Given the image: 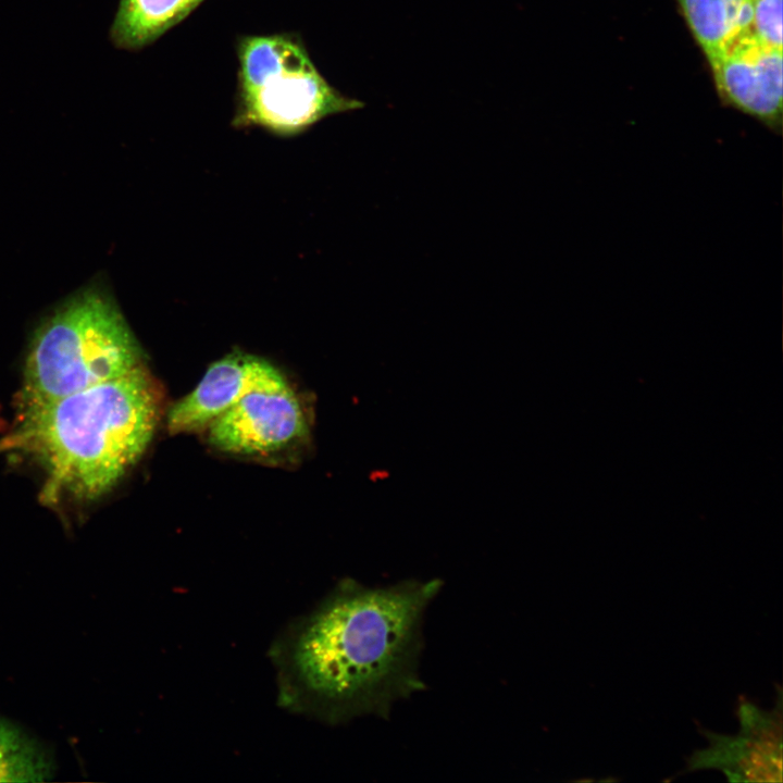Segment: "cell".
Returning a JSON list of instances; mask_svg holds the SVG:
<instances>
[{
  "label": "cell",
  "instance_id": "cell-10",
  "mask_svg": "<svg viewBox=\"0 0 783 783\" xmlns=\"http://www.w3.org/2000/svg\"><path fill=\"white\" fill-rule=\"evenodd\" d=\"M698 46L710 61L750 33V0H676Z\"/></svg>",
  "mask_w": 783,
  "mask_h": 783
},
{
  "label": "cell",
  "instance_id": "cell-12",
  "mask_svg": "<svg viewBox=\"0 0 783 783\" xmlns=\"http://www.w3.org/2000/svg\"><path fill=\"white\" fill-rule=\"evenodd\" d=\"M750 33L762 45L782 49V0H750Z\"/></svg>",
  "mask_w": 783,
  "mask_h": 783
},
{
  "label": "cell",
  "instance_id": "cell-7",
  "mask_svg": "<svg viewBox=\"0 0 783 783\" xmlns=\"http://www.w3.org/2000/svg\"><path fill=\"white\" fill-rule=\"evenodd\" d=\"M723 101L774 133L782 129V49L759 42L753 34L736 39L708 61Z\"/></svg>",
  "mask_w": 783,
  "mask_h": 783
},
{
  "label": "cell",
  "instance_id": "cell-3",
  "mask_svg": "<svg viewBox=\"0 0 783 783\" xmlns=\"http://www.w3.org/2000/svg\"><path fill=\"white\" fill-rule=\"evenodd\" d=\"M142 364V352L115 304L85 290L37 330L25 362L22 408L55 401Z\"/></svg>",
  "mask_w": 783,
  "mask_h": 783
},
{
  "label": "cell",
  "instance_id": "cell-11",
  "mask_svg": "<svg viewBox=\"0 0 783 783\" xmlns=\"http://www.w3.org/2000/svg\"><path fill=\"white\" fill-rule=\"evenodd\" d=\"M54 769L52 756L37 739L0 717V782H45Z\"/></svg>",
  "mask_w": 783,
  "mask_h": 783
},
{
  "label": "cell",
  "instance_id": "cell-5",
  "mask_svg": "<svg viewBox=\"0 0 783 783\" xmlns=\"http://www.w3.org/2000/svg\"><path fill=\"white\" fill-rule=\"evenodd\" d=\"M214 448L236 455H269L307 432L302 407L289 385L246 394L207 427Z\"/></svg>",
  "mask_w": 783,
  "mask_h": 783
},
{
  "label": "cell",
  "instance_id": "cell-1",
  "mask_svg": "<svg viewBox=\"0 0 783 783\" xmlns=\"http://www.w3.org/2000/svg\"><path fill=\"white\" fill-rule=\"evenodd\" d=\"M443 582L387 587L347 581L308 620L293 649L306 691L331 716L387 718L391 705L425 687L418 673L425 609Z\"/></svg>",
  "mask_w": 783,
  "mask_h": 783
},
{
  "label": "cell",
  "instance_id": "cell-4",
  "mask_svg": "<svg viewBox=\"0 0 783 783\" xmlns=\"http://www.w3.org/2000/svg\"><path fill=\"white\" fill-rule=\"evenodd\" d=\"M237 127L299 134L334 114L364 107L334 88L291 34L241 36L237 41Z\"/></svg>",
  "mask_w": 783,
  "mask_h": 783
},
{
  "label": "cell",
  "instance_id": "cell-8",
  "mask_svg": "<svg viewBox=\"0 0 783 783\" xmlns=\"http://www.w3.org/2000/svg\"><path fill=\"white\" fill-rule=\"evenodd\" d=\"M286 385L278 370L265 360L246 353L228 355L211 364L198 385L170 408L167 431L172 435L204 431L246 394Z\"/></svg>",
  "mask_w": 783,
  "mask_h": 783
},
{
  "label": "cell",
  "instance_id": "cell-6",
  "mask_svg": "<svg viewBox=\"0 0 783 783\" xmlns=\"http://www.w3.org/2000/svg\"><path fill=\"white\" fill-rule=\"evenodd\" d=\"M737 714V734L704 732L709 745L689 756L686 771L717 769L732 782L782 781L781 689L771 710L745 701Z\"/></svg>",
  "mask_w": 783,
  "mask_h": 783
},
{
  "label": "cell",
  "instance_id": "cell-9",
  "mask_svg": "<svg viewBox=\"0 0 783 783\" xmlns=\"http://www.w3.org/2000/svg\"><path fill=\"white\" fill-rule=\"evenodd\" d=\"M203 1L120 0L110 39L119 49H142L184 21Z\"/></svg>",
  "mask_w": 783,
  "mask_h": 783
},
{
  "label": "cell",
  "instance_id": "cell-2",
  "mask_svg": "<svg viewBox=\"0 0 783 783\" xmlns=\"http://www.w3.org/2000/svg\"><path fill=\"white\" fill-rule=\"evenodd\" d=\"M22 409L21 442L41 461L51 486L76 499L95 500L146 451L160 419L161 398L140 364L116 378Z\"/></svg>",
  "mask_w": 783,
  "mask_h": 783
}]
</instances>
